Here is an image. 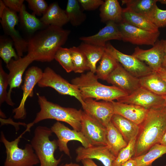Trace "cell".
I'll return each mask as SVG.
<instances>
[{
	"instance_id": "38",
	"label": "cell",
	"mask_w": 166,
	"mask_h": 166,
	"mask_svg": "<svg viewBox=\"0 0 166 166\" xmlns=\"http://www.w3.org/2000/svg\"><path fill=\"white\" fill-rule=\"evenodd\" d=\"M144 16L158 28L166 26V10L160 9L156 4Z\"/></svg>"
},
{
	"instance_id": "14",
	"label": "cell",
	"mask_w": 166,
	"mask_h": 166,
	"mask_svg": "<svg viewBox=\"0 0 166 166\" xmlns=\"http://www.w3.org/2000/svg\"><path fill=\"white\" fill-rule=\"evenodd\" d=\"M50 129L57 137V146L60 151L64 152L69 156H70V153L67 143L70 141H79L85 148L92 146L81 131L71 130L58 121L55 123Z\"/></svg>"
},
{
	"instance_id": "41",
	"label": "cell",
	"mask_w": 166,
	"mask_h": 166,
	"mask_svg": "<svg viewBox=\"0 0 166 166\" xmlns=\"http://www.w3.org/2000/svg\"><path fill=\"white\" fill-rule=\"evenodd\" d=\"M83 9L86 10H95L104 3L102 0H78Z\"/></svg>"
},
{
	"instance_id": "32",
	"label": "cell",
	"mask_w": 166,
	"mask_h": 166,
	"mask_svg": "<svg viewBox=\"0 0 166 166\" xmlns=\"http://www.w3.org/2000/svg\"><path fill=\"white\" fill-rule=\"evenodd\" d=\"M70 22L73 26H78L86 19V15L81 10L77 0H68L65 10Z\"/></svg>"
},
{
	"instance_id": "5",
	"label": "cell",
	"mask_w": 166,
	"mask_h": 166,
	"mask_svg": "<svg viewBox=\"0 0 166 166\" xmlns=\"http://www.w3.org/2000/svg\"><path fill=\"white\" fill-rule=\"evenodd\" d=\"M33 126L31 123L27 124L25 130L14 140L9 141L2 131L1 132L0 141L5 147L6 158L3 166H34L40 163L39 161L31 144H26L24 149L19 148L20 139Z\"/></svg>"
},
{
	"instance_id": "22",
	"label": "cell",
	"mask_w": 166,
	"mask_h": 166,
	"mask_svg": "<svg viewBox=\"0 0 166 166\" xmlns=\"http://www.w3.org/2000/svg\"><path fill=\"white\" fill-rule=\"evenodd\" d=\"M40 19L46 26L53 25L61 27L69 22L65 10L62 9L57 2L48 6Z\"/></svg>"
},
{
	"instance_id": "29",
	"label": "cell",
	"mask_w": 166,
	"mask_h": 166,
	"mask_svg": "<svg viewBox=\"0 0 166 166\" xmlns=\"http://www.w3.org/2000/svg\"><path fill=\"white\" fill-rule=\"evenodd\" d=\"M85 55L90 71L95 73L97 62L101 59L105 51V47L82 42L78 46Z\"/></svg>"
},
{
	"instance_id": "47",
	"label": "cell",
	"mask_w": 166,
	"mask_h": 166,
	"mask_svg": "<svg viewBox=\"0 0 166 166\" xmlns=\"http://www.w3.org/2000/svg\"><path fill=\"white\" fill-rule=\"evenodd\" d=\"M159 144L163 145L166 146V132L162 137Z\"/></svg>"
},
{
	"instance_id": "36",
	"label": "cell",
	"mask_w": 166,
	"mask_h": 166,
	"mask_svg": "<svg viewBox=\"0 0 166 166\" xmlns=\"http://www.w3.org/2000/svg\"><path fill=\"white\" fill-rule=\"evenodd\" d=\"M136 139L135 138L132 139L127 146L120 151L112 166H121L133 156Z\"/></svg>"
},
{
	"instance_id": "33",
	"label": "cell",
	"mask_w": 166,
	"mask_h": 166,
	"mask_svg": "<svg viewBox=\"0 0 166 166\" xmlns=\"http://www.w3.org/2000/svg\"><path fill=\"white\" fill-rule=\"evenodd\" d=\"M122 5L135 13L143 15L147 14L156 5L157 0H122Z\"/></svg>"
},
{
	"instance_id": "4",
	"label": "cell",
	"mask_w": 166,
	"mask_h": 166,
	"mask_svg": "<svg viewBox=\"0 0 166 166\" xmlns=\"http://www.w3.org/2000/svg\"><path fill=\"white\" fill-rule=\"evenodd\" d=\"M37 95L40 109L31 122L33 125L45 119H52L66 123L73 129L81 131L83 111L61 106L48 101L44 96H41L38 93Z\"/></svg>"
},
{
	"instance_id": "45",
	"label": "cell",
	"mask_w": 166,
	"mask_h": 166,
	"mask_svg": "<svg viewBox=\"0 0 166 166\" xmlns=\"http://www.w3.org/2000/svg\"><path fill=\"white\" fill-rule=\"evenodd\" d=\"M121 166H136V164L135 160L132 158Z\"/></svg>"
},
{
	"instance_id": "7",
	"label": "cell",
	"mask_w": 166,
	"mask_h": 166,
	"mask_svg": "<svg viewBox=\"0 0 166 166\" xmlns=\"http://www.w3.org/2000/svg\"><path fill=\"white\" fill-rule=\"evenodd\" d=\"M38 85L41 88L50 87L62 95L74 97L80 102L82 107L85 105L77 87L69 82L49 67L45 69Z\"/></svg>"
},
{
	"instance_id": "40",
	"label": "cell",
	"mask_w": 166,
	"mask_h": 166,
	"mask_svg": "<svg viewBox=\"0 0 166 166\" xmlns=\"http://www.w3.org/2000/svg\"><path fill=\"white\" fill-rule=\"evenodd\" d=\"M28 6L31 10L32 14L38 16H42L45 12L48 6L44 0H26Z\"/></svg>"
},
{
	"instance_id": "46",
	"label": "cell",
	"mask_w": 166,
	"mask_h": 166,
	"mask_svg": "<svg viewBox=\"0 0 166 166\" xmlns=\"http://www.w3.org/2000/svg\"><path fill=\"white\" fill-rule=\"evenodd\" d=\"M6 7L3 0H0V18H1L4 12Z\"/></svg>"
},
{
	"instance_id": "35",
	"label": "cell",
	"mask_w": 166,
	"mask_h": 166,
	"mask_svg": "<svg viewBox=\"0 0 166 166\" xmlns=\"http://www.w3.org/2000/svg\"><path fill=\"white\" fill-rule=\"evenodd\" d=\"M69 49L73 65V71L75 73H82L85 70H89L87 58L78 47L73 46Z\"/></svg>"
},
{
	"instance_id": "53",
	"label": "cell",
	"mask_w": 166,
	"mask_h": 166,
	"mask_svg": "<svg viewBox=\"0 0 166 166\" xmlns=\"http://www.w3.org/2000/svg\"><path fill=\"white\" fill-rule=\"evenodd\" d=\"M152 166V164H151V165H150L149 166Z\"/></svg>"
},
{
	"instance_id": "34",
	"label": "cell",
	"mask_w": 166,
	"mask_h": 166,
	"mask_svg": "<svg viewBox=\"0 0 166 166\" xmlns=\"http://www.w3.org/2000/svg\"><path fill=\"white\" fill-rule=\"evenodd\" d=\"M12 40L6 36H1L0 37V57L7 64L13 57L17 60L19 58L13 47Z\"/></svg>"
},
{
	"instance_id": "27",
	"label": "cell",
	"mask_w": 166,
	"mask_h": 166,
	"mask_svg": "<svg viewBox=\"0 0 166 166\" xmlns=\"http://www.w3.org/2000/svg\"><path fill=\"white\" fill-rule=\"evenodd\" d=\"M139 79L141 87L158 95L164 97L166 95V82L156 71Z\"/></svg>"
},
{
	"instance_id": "30",
	"label": "cell",
	"mask_w": 166,
	"mask_h": 166,
	"mask_svg": "<svg viewBox=\"0 0 166 166\" xmlns=\"http://www.w3.org/2000/svg\"><path fill=\"white\" fill-rule=\"evenodd\" d=\"M166 153V146L157 144L152 146L145 153L132 158L136 161V166H148Z\"/></svg>"
},
{
	"instance_id": "39",
	"label": "cell",
	"mask_w": 166,
	"mask_h": 166,
	"mask_svg": "<svg viewBox=\"0 0 166 166\" xmlns=\"http://www.w3.org/2000/svg\"><path fill=\"white\" fill-rule=\"evenodd\" d=\"M9 85L8 74L3 69L2 61H0V105L6 101L8 92L7 88Z\"/></svg>"
},
{
	"instance_id": "13",
	"label": "cell",
	"mask_w": 166,
	"mask_h": 166,
	"mask_svg": "<svg viewBox=\"0 0 166 166\" xmlns=\"http://www.w3.org/2000/svg\"><path fill=\"white\" fill-rule=\"evenodd\" d=\"M80 131L92 145L107 146L106 128L84 111Z\"/></svg>"
},
{
	"instance_id": "54",
	"label": "cell",
	"mask_w": 166,
	"mask_h": 166,
	"mask_svg": "<svg viewBox=\"0 0 166 166\" xmlns=\"http://www.w3.org/2000/svg\"><path fill=\"white\" fill-rule=\"evenodd\" d=\"M164 166H166V165H164Z\"/></svg>"
},
{
	"instance_id": "2",
	"label": "cell",
	"mask_w": 166,
	"mask_h": 166,
	"mask_svg": "<svg viewBox=\"0 0 166 166\" xmlns=\"http://www.w3.org/2000/svg\"><path fill=\"white\" fill-rule=\"evenodd\" d=\"M139 128L132 157L145 153L152 146L160 143L166 132V105L149 109Z\"/></svg>"
},
{
	"instance_id": "12",
	"label": "cell",
	"mask_w": 166,
	"mask_h": 166,
	"mask_svg": "<svg viewBox=\"0 0 166 166\" xmlns=\"http://www.w3.org/2000/svg\"><path fill=\"white\" fill-rule=\"evenodd\" d=\"M34 61L29 54L23 57L19 58L17 60L12 58L6 65V68L9 71L8 74L9 89L6 103L9 105L13 106L14 103L11 98V93L13 89L19 88L22 81V77L28 66Z\"/></svg>"
},
{
	"instance_id": "3",
	"label": "cell",
	"mask_w": 166,
	"mask_h": 166,
	"mask_svg": "<svg viewBox=\"0 0 166 166\" xmlns=\"http://www.w3.org/2000/svg\"><path fill=\"white\" fill-rule=\"evenodd\" d=\"M98 79L95 73L89 71L73 79L71 83L77 87L84 101L87 98H91L96 100L112 101L117 100L118 101L128 95L114 86H107L101 83Z\"/></svg>"
},
{
	"instance_id": "49",
	"label": "cell",
	"mask_w": 166,
	"mask_h": 166,
	"mask_svg": "<svg viewBox=\"0 0 166 166\" xmlns=\"http://www.w3.org/2000/svg\"><path fill=\"white\" fill-rule=\"evenodd\" d=\"M161 67L166 69V57H165L162 62Z\"/></svg>"
},
{
	"instance_id": "25",
	"label": "cell",
	"mask_w": 166,
	"mask_h": 166,
	"mask_svg": "<svg viewBox=\"0 0 166 166\" xmlns=\"http://www.w3.org/2000/svg\"><path fill=\"white\" fill-rule=\"evenodd\" d=\"M106 129L107 146L116 157L120 151L126 147L128 143L111 121L106 127Z\"/></svg>"
},
{
	"instance_id": "6",
	"label": "cell",
	"mask_w": 166,
	"mask_h": 166,
	"mask_svg": "<svg viewBox=\"0 0 166 166\" xmlns=\"http://www.w3.org/2000/svg\"><path fill=\"white\" fill-rule=\"evenodd\" d=\"M53 132L50 128L44 126L36 127L30 144L39 161V166H58L61 157L56 159L54 152L58 146L57 140H50Z\"/></svg>"
},
{
	"instance_id": "19",
	"label": "cell",
	"mask_w": 166,
	"mask_h": 166,
	"mask_svg": "<svg viewBox=\"0 0 166 166\" xmlns=\"http://www.w3.org/2000/svg\"><path fill=\"white\" fill-rule=\"evenodd\" d=\"M76 161L78 162L85 159H95L100 161L104 166H112L116 157L107 146H94L87 148L80 146L76 149Z\"/></svg>"
},
{
	"instance_id": "17",
	"label": "cell",
	"mask_w": 166,
	"mask_h": 166,
	"mask_svg": "<svg viewBox=\"0 0 166 166\" xmlns=\"http://www.w3.org/2000/svg\"><path fill=\"white\" fill-rule=\"evenodd\" d=\"M164 40H158L151 48L147 50L137 46L132 55L145 61L153 71H156L161 67L164 58Z\"/></svg>"
},
{
	"instance_id": "43",
	"label": "cell",
	"mask_w": 166,
	"mask_h": 166,
	"mask_svg": "<svg viewBox=\"0 0 166 166\" xmlns=\"http://www.w3.org/2000/svg\"><path fill=\"white\" fill-rule=\"evenodd\" d=\"M83 166H98L91 159H85L81 161Z\"/></svg>"
},
{
	"instance_id": "37",
	"label": "cell",
	"mask_w": 166,
	"mask_h": 166,
	"mask_svg": "<svg viewBox=\"0 0 166 166\" xmlns=\"http://www.w3.org/2000/svg\"><path fill=\"white\" fill-rule=\"evenodd\" d=\"M54 59L59 62L67 73L73 71L74 66L69 49L59 48L56 52Z\"/></svg>"
},
{
	"instance_id": "9",
	"label": "cell",
	"mask_w": 166,
	"mask_h": 166,
	"mask_svg": "<svg viewBox=\"0 0 166 166\" xmlns=\"http://www.w3.org/2000/svg\"><path fill=\"white\" fill-rule=\"evenodd\" d=\"M1 19L0 22L4 32L12 40L19 57H22L23 53L27 52L28 42L15 28V26L19 22L17 13L6 7Z\"/></svg>"
},
{
	"instance_id": "24",
	"label": "cell",
	"mask_w": 166,
	"mask_h": 166,
	"mask_svg": "<svg viewBox=\"0 0 166 166\" xmlns=\"http://www.w3.org/2000/svg\"><path fill=\"white\" fill-rule=\"evenodd\" d=\"M122 8L117 0H106L100 7V17L104 22L113 21L118 24L123 21Z\"/></svg>"
},
{
	"instance_id": "11",
	"label": "cell",
	"mask_w": 166,
	"mask_h": 166,
	"mask_svg": "<svg viewBox=\"0 0 166 166\" xmlns=\"http://www.w3.org/2000/svg\"><path fill=\"white\" fill-rule=\"evenodd\" d=\"M43 74L42 69L36 66L30 67L26 71L24 83L22 86L23 94L21 101L18 106L13 110L15 119H23L26 118V113L25 105L26 101L29 97H33L34 86L42 78Z\"/></svg>"
},
{
	"instance_id": "42",
	"label": "cell",
	"mask_w": 166,
	"mask_h": 166,
	"mask_svg": "<svg viewBox=\"0 0 166 166\" xmlns=\"http://www.w3.org/2000/svg\"><path fill=\"white\" fill-rule=\"evenodd\" d=\"M23 0H3L6 7L16 13L19 12L24 4Z\"/></svg>"
},
{
	"instance_id": "26",
	"label": "cell",
	"mask_w": 166,
	"mask_h": 166,
	"mask_svg": "<svg viewBox=\"0 0 166 166\" xmlns=\"http://www.w3.org/2000/svg\"><path fill=\"white\" fill-rule=\"evenodd\" d=\"M123 21L136 27L152 32H160L159 28L145 16L134 13L127 8L122 9Z\"/></svg>"
},
{
	"instance_id": "1",
	"label": "cell",
	"mask_w": 166,
	"mask_h": 166,
	"mask_svg": "<svg viewBox=\"0 0 166 166\" xmlns=\"http://www.w3.org/2000/svg\"><path fill=\"white\" fill-rule=\"evenodd\" d=\"M70 31L49 25L32 35L27 41V54L34 61L50 62L58 49L66 43Z\"/></svg>"
},
{
	"instance_id": "18",
	"label": "cell",
	"mask_w": 166,
	"mask_h": 166,
	"mask_svg": "<svg viewBox=\"0 0 166 166\" xmlns=\"http://www.w3.org/2000/svg\"><path fill=\"white\" fill-rule=\"evenodd\" d=\"M84 102L85 105L82 107L84 111L106 128L114 114L111 101L98 102L88 98Z\"/></svg>"
},
{
	"instance_id": "44",
	"label": "cell",
	"mask_w": 166,
	"mask_h": 166,
	"mask_svg": "<svg viewBox=\"0 0 166 166\" xmlns=\"http://www.w3.org/2000/svg\"><path fill=\"white\" fill-rule=\"evenodd\" d=\"M156 72L166 82V69L161 67Z\"/></svg>"
},
{
	"instance_id": "23",
	"label": "cell",
	"mask_w": 166,
	"mask_h": 166,
	"mask_svg": "<svg viewBox=\"0 0 166 166\" xmlns=\"http://www.w3.org/2000/svg\"><path fill=\"white\" fill-rule=\"evenodd\" d=\"M111 121L128 143L136 138L139 131V126L117 114H114Z\"/></svg>"
},
{
	"instance_id": "28",
	"label": "cell",
	"mask_w": 166,
	"mask_h": 166,
	"mask_svg": "<svg viewBox=\"0 0 166 166\" xmlns=\"http://www.w3.org/2000/svg\"><path fill=\"white\" fill-rule=\"evenodd\" d=\"M19 13V21L21 26L27 32L32 35L48 26L44 24L36 15L29 13L24 4Z\"/></svg>"
},
{
	"instance_id": "21",
	"label": "cell",
	"mask_w": 166,
	"mask_h": 166,
	"mask_svg": "<svg viewBox=\"0 0 166 166\" xmlns=\"http://www.w3.org/2000/svg\"><path fill=\"white\" fill-rule=\"evenodd\" d=\"M114 114L120 115L140 126L144 121L148 110L136 105L111 101Z\"/></svg>"
},
{
	"instance_id": "8",
	"label": "cell",
	"mask_w": 166,
	"mask_h": 166,
	"mask_svg": "<svg viewBox=\"0 0 166 166\" xmlns=\"http://www.w3.org/2000/svg\"><path fill=\"white\" fill-rule=\"evenodd\" d=\"M105 49L128 72L135 77L139 78L154 71L143 61L132 55H127L121 52L109 42L106 43Z\"/></svg>"
},
{
	"instance_id": "16",
	"label": "cell",
	"mask_w": 166,
	"mask_h": 166,
	"mask_svg": "<svg viewBox=\"0 0 166 166\" xmlns=\"http://www.w3.org/2000/svg\"><path fill=\"white\" fill-rule=\"evenodd\" d=\"M106 81L108 83L123 90L128 95L141 87L139 79L129 73L119 63Z\"/></svg>"
},
{
	"instance_id": "31",
	"label": "cell",
	"mask_w": 166,
	"mask_h": 166,
	"mask_svg": "<svg viewBox=\"0 0 166 166\" xmlns=\"http://www.w3.org/2000/svg\"><path fill=\"white\" fill-rule=\"evenodd\" d=\"M119 62L105 50L97 68L96 75L98 79L106 81L112 72L116 68Z\"/></svg>"
},
{
	"instance_id": "50",
	"label": "cell",
	"mask_w": 166,
	"mask_h": 166,
	"mask_svg": "<svg viewBox=\"0 0 166 166\" xmlns=\"http://www.w3.org/2000/svg\"><path fill=\"white\" fill-rule=\"evenodd\" d=\"M164 53H165V56H164V58H165L166 57V40H164Z\"/></svg>"
},
{
	"instance_id": "15",
	"label": "cell",
	"mask_w": 166,
	"mask_h": 166,
	"mask_svg": "<svg viewBox=\"0 0 166 166\" xmlns=\"http://www.w3.org/2000/svg\"><path fill=\"white\" fill-rule=\"evenodd\" d=\"M117 101L136 105L148 110L166 105L164 97L154 94L141 86Z\"/></svg>"
},
{
	"instance_id": "20",
	"label": "cell",
	"mask_w": 166,
	"mask_h": 166,
	"mask_svg": "<svg viewBox=\"0 0 166 166\" xmlns=\"http://www.w3.org/2000/svg\"><path fill=\"white\" fill-rule=\"evenodd\" d=\"M79 39L86 43L105 47L107 42L112 40H122L117 24L113 21L106 22V25L96 34L82 37Z\"/></svg>"
},
{
	"instance_id": "48",
	"label": "cell",
	"mask_w": 166,
	"mask_h": 166,
	"mask_svg": "<svg viewBox=\"0 0 166 166\" xmlns=\"http://www.w3.org/2000/svg\"><path fill=\"white\" fill-rule=\"evenodd\" d=\"M62 166H81L76 163H70L66 164L63 165Z\"/></svg>"
},
{
	"instance_id": "10",
	"label": "cell",
	"mask_w": 166,
	"mask_h": 166,
	"mask_svg": "<svg viewBox=\"0 0 166 166\" xmlns=\"http://www.w3.org/2000/svg\"><path fill=\"white\" fill-rule=\"evenodd\" d=\"M122 40L137 45H152L158 40L160 32H152L132 26L124 21L117 24Z\"/></svg>"
},
{
	"instance_id": "51",
	"label": "cell",
	"mask_w": 166,
	"mask_h": 166,
	"mask_svg": "<svg viewBox=\"0 0 166 166\" xmlns=\"http://www.w3.org/2000/svg\"><path fill=\"white\" fill-rule=\"evenodd\" d=\"M157 2H160L162 4H166V0H157Z\"/></svg>"
},
{
	"instance_id": "52",
	"label": "cell",
	"mask_w": 166,
	"mask_h": 166,
	"mask_svg": "<svg viewBox=\"0 0 166 166\" xmlns=\"http://www.w3.org/2000/svg\"><path fill=\"white\" fill-rule=\"evenodd\" d=\"M164 97L165 100L166 105V95L164 96Z\"/></svg>"
}]
</instances>
